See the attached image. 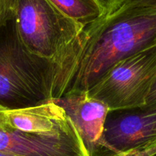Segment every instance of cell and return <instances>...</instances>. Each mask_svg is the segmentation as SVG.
<instances>
[{
	"mask_svg": "<svg viewBox=\"0 0 156 156\" xmlns=\"http://www.w3.org/2000/svg\"><path fill=\"white\" fill-rule=\"evenodd\" d=\"M132 1L140 5L156 6V0H132Z\"/></svg>",
	"mask_w": 156,
	"mask_h": 156,
	"instance_id": "obj_14",
	"label": "cell"
},
{
	"mask_svg": "<svg viewBox=\"0 0 156 156\" xmlns=\"http://www.w3.org/2000/svg\"><path fill=\"white\" fill-rule=\"evenodd\" d=\"M18 0H0V29L13 20Z\"/></svg>",
	"mask_w": 156,
	"mask_h": 156,
	"instance_id": "obj_10",
	"label": "cell"
},
{
	"mask_svg": "<svg viewBox=\"0 0 156 156\" xmlns=\"http://www.w3.org/2000/svg\"><path fill=\"white\" fill-rule=\"evenodd\" d=\"M113 113L105 126L109 156H156V108Z\"/></svg>",
	"mask_w": 156,
	"mask_h": 156,
	"instance_id": "obj_5",
	"label": "cell"
},
{
	"mask_svg": "<svg viewBox=\"0 0 156 156\" xmlns=\"http://www.w3.org/2000/svg\"><path fill=\"white\" fill-rule=\"evenodd\" d=\"M14 25L24 47L51 62L82 29L50 0H18Z\"/></svg>",
	"mask_w": 156,
	"mask_h": 156,
	"instance_id": "obj_4",
	"label": "cell"
},
{
	"mask_svg": "<svg viewBox=\"0 0 156 156\" xmlns=\"http://www.w3.org/2000/svg\"><path fill=\"white\" fill-rule=\"evenodd\" d=\"M6 110H7V108L0 105V129H5L9 128L7 123V118H6Z\"/></svg>",
	"mask_w": 156,
	"mask_h": 156,
	"instance_id": "obj_13",
	"label": "cell"
},
{
	"mask_svg": "<svg viewBox=\"0 0 156 156\" xmlns=\"http://www.w3.org/2000/svg\"><path fill=\"white\" fill-rule=\"evenodd\" d=\"M156 46V6L122 0L84 26L50 62L49 99L87 91L115 62Z\"/></svg>",
	"mask_w": 156,
	"mask_h": 156,
	"instance_id": "obj_1",
	"label": "cell"
},
{
	"mask_svg": "<svg viewBox=\"0 0 156 156\" xmlns=\"http://www.w3.org/2000/svg\"><path fill=\"white\" fill-rule=\"evenodd\" d=\"M50 62L30 53L20 41L13 20L0 29V105L10 109L49 99Z\"/></svg>",
	"mask_w": 156,
	"mask_h": 156,
	"instance_id": "obj_2",
	"label": "cell"
},
{
	"mask_svg": "<svg viewBox=\"0 0 156 156\" xmlns=\"http://www.w3.org/2000/svg\"><path fill=\"white\" fill-rule=\"evenodd\" d=\"M63 15L82 27L100 16L93 0H50Z\"/></svg>",
	"mask_w": 156,
	"mask_h": 156,
	"instance_id": "obj_9",
	"label": "cell"
},
{
	"mask_svg": "<svg viewBox=\"0 0 156 156\" xmlns=\"http://www.w3.org/2000/svg\"><path fill=\"white\" fill-rule=\"evenodd\" d=\"M5 114L9 127L21 132L46 136L78 133L65 111L53 99L24 108H7Z\"/></svg>",
	"mask_w": 156,
	"mask_h": 156,
	"instance_id": "obj_8",
	"label": "cell"
},
{
	"mask_svg": "<svg viewBox=\"0 0 156 156\" xmlns=\"http://www.w3.org/2000/svg\"><path fill=\"white\" fill-rule=\"evenodd\" d=\"M100 11V15H105L114 9L122 0H93Z\"/></svg>",
	"mask_w": 156,
	"mask_h": 156,
	"instance_id": "obj_11",
	"label": "cell"
},
{
	"mask_svg": "<svg viewBox=\"0 0 156 156\" xmlns=\"http://www.w3.org/2000/svg\"><path fill=\"white\" fill-rule=\"evenodd\" d=\"M155 78L156 46L115 62L87 91L110 112L142 108Z\"/></svg>",
	"mask_w": 156,
	"mask_h": 156,
	"instance_id": "obj_3",
	"label": "cell"
},
{
	"mask_svg": "<svg viewBox=\"0 0 156 156\" xmlns=\"http://www.w3.org/2000/svg\"><path fill=\"white\" fill-rule=\"evenodd\" d=\"M0 152L15 156H88L78 133L46 136L0 129Z\"/></svg>",
	"mask_w": 156,
	"mask_h": 156,
	"instance_id": "obj_7",
	"label": "cell"
},
{
	"mask_svg": "<svg viewBox=\"0 0 156 156\" xmlns=\"http://www.w3.org/2000/svg\"><path fill=\"white\" fill-rule=\"evenodd\" d=\"M0 156H15V155H11V154H8V153H5V152H0Z\"/></svg>",
	"mask_w": 156,
	"mask_h": 156,
	"instance_id": "obj_15",
	"label": "cell"
},
{
	"mask_svg": "<svg viewBox=\"0 0 156 156\" xmlns=\"http://www.w3.org/2000/svg\"><path fill=\"white\" fill-rule=\"evenodd\" d=\"M62 108L77 130L88 156H109L105 126L110 111L88 91L69 92L53 99Z\"/></svg>",
	"mask_w": 156,
	"mask_h": 156,
	"instance_id": "obj_6",
	"label": "cell"
},
{
	"mask_svg": "<svg viewBox=\"0 0 156 156\" xmlns=\"http://www.w3.org/2000/svg\"><path fill=\"white\" fill-rule=\"evenodd\" d=\"M144 108H156V78L147 96L146 106Z\"/></svg>",
	"mask_w": 156,
	"mask_h": 156,
	"instance_id": "obj_12",
	"label": "cell"
}]
</instances>
